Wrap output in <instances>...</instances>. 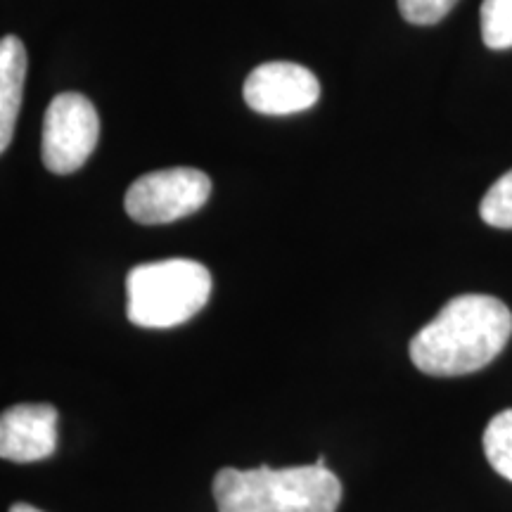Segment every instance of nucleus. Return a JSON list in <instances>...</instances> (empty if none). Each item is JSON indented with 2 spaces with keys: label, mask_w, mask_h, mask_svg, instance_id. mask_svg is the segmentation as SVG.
Masks as SVG:
<instances>
[{
  "label": "nucleus",
  "mask_w": 512,
  "mask_h": 512,
  "mask_svg": "<svg viewBox=\"0 0 512 512\" xmlns=\"http://www.w3.org/2000/svg\"><path fill=\"white\" fill-rule=\"evenodd\" d=\"M245 102L268 117L306 112L320 98V83L311 69L294 62H266L245 81Z\"/></svg>",
  "instance_id": "423d86ee"
},
{
  "label": "nucleus",
  "mask_w": 512,
  "mask_h": 512,
  "mask_svg": "<svg viewBox=\"0 0 512 512\" xmlns=\"http://www.w3.org/2000/svg\"><path fill=\"white\" fill-rule=\"evenodd\" d=\"M10 512H41V510L34 508V505H29V503H17V505H12Z\"/></svg>",
  "instance_id": "ddd939ff"
},
{
  "label": "nucleus",
  "mask_w": 512,
  "mask_h": 512,
  "mask_svg": "<svg viewBox=\"0 0 512 512\" xmlns=\"http://www.w3.org/2000/svg\"><path fill=\"white\" fill-rule=\"evenodd\" d=\"M209 195L211 181L204 171L178 166L140 176L126 190L124 207L133 221L143 226H159L195 214L207 204Z\"/></svg>",
  "instance_id": "20e7f679"
},
{
  "label": "nucleus",
  "mask_w": 512,
  "mask_h": 512,
  "mask_svg": "<svg viewBox=\"0 0 512 512\" xmlns=\"http://www.w3.org/2000/svg\"><path fill=\"white\" fill-rule=\"evenodd\" d=\"M219 512H337L342 484L328 465L226 467L214 479Z\"/></svg>",
  "instance_id": "f03ea898"
},
{
  "label": "nucleus",
  "mask_w": 512,
  "mask_h": 512,
  "mask_svg": "<svg viewBox=\"0 0 512 512\" xmlns=\"http://www.w3.org/2000/svg\"><path fill=\"white\" fill-rule=\"evenodd\" d=\"M512 337V313L491 294H460L411 339V361L432 377H460L489 366Z\"/></svg>",
  "instance_id": "f257e3e1"
},
{
  "label": "nucleus",
  "mask_w": 512,
  "mask_h": 512,
  "mask_svg": "<svg viewBox=\"0 0 512 512\" xmlns=\"http://www.w3.org/2000/svg\"><path fill=\"white\" fill-rule=\"evenodd\" d=\"M128 320L138 328H176L209 302L211 273L190 259L136 266L126 278Z\"/></svg>",
  "instance_id": "7ed1b4c3"
},
{
  "label": "nucleus",
  "mask_w": 512,
  "mask_h": 512,
  "mask_svg": "<svg viewBox=\"0 0 512 512\" xmlns=\"http://www.w3.org/2000/svg\"><path fill=\"white\" fill-rule=\"evenodd\" d=\"M27 81V48L17 36L0 38V155L15 136Z\"/></svg>",
  "instance_id": "6e6552de"
},
{
  "label": "nucleus",
  "mask_w": 512,
  "mask_h": 512,
  "mask_svg": "<svg viewBox=\"0 0 512 512\" xmlns=\"http://www.w3.org/2000/svg\"><path fill=\"white\" fill-rule=\"evenodd\" d=\"M458 0H399L401 17L418 27H430L456 8Z\"/></svg>",
  "instance_id": "f8f14e48"
},
{
  "label": "nucleus",
  "mask_w": 512,
  "mask_h": 512,
  "mask_svg": "<svg viewBox=\"0 0 512 512\" xmlns=\"http://www.w3.org/2000/svg\"><path fill=\"white\" fill-rule=\"evenodd\" d=\"M479 216L491 228L512 230V169L498 178V181L486 190L482 204H479Z\"/></svg>",
  "instance_id": "9b49d317"
},
{
  "label": "nucleus",
  "mask_w": 512,
  "mask_h": 512,
  "mask_svg": "<svg viewBox=\"0 0 512 512\" xmlns=\"http://www.w3.org/2000/svg\"><path fill=\"white\" fill-rule=\"evenodd\" d=\"M57 448V411L48 403H19L0 415V458L36 463Z\"/></svg>",
  "instance_id": "0eeeda50"
},
{
  "label": "nucleus",
  "mask_w": 512,
  "mask_h": 512,
  "mask_svg": "<svg viewBox=\"0 0 512 512\" xmlns=\"http://www.w3.org/2000/svg\"><path fill=\"white\" fill-rule=\"evenodd\" d=\"M482 38L491 50L512 48V0H484Z\"/></svg>",
  "instance_id": "9d476101"
},
{
  "label": "nucleus",
  "mask_w": 512,
  "mask_h": 512,
  "mask_svg": "<svg viewBox=\"0 0 512 512\" xmlns=\"http://www.w3.org/2000/svg\"><path fill=\"white\" fill-rule=\"evenodd\" d=\"M100 138V117L81 93H60L43 119V164L53 174L79 171L93 155Z\"/></svg>",
  "instance_id": "39448f33"
},
{
  "label": "nucleus",
  "mask_w": 512,
  "mask_h": 512,
  "mask_svg": "<svg viewBox=\"0 0 512 512\" xmlns=\"http://www.w3.org/2000/svg\"><path fill=\"white\" fill-rule=\"evenodd\" d=\"M482 444L491 467L512 482V408L491 418L484 430Z\"/></svg>",
  "instance_id": "1a4fd4ad"
}]
</instances>
